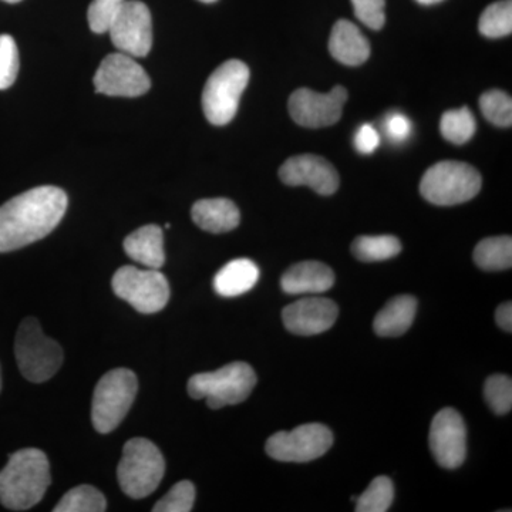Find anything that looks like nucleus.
<instances>
[{
    "instance_id": "f257e3e1",
    "label": "nucleus",
    "mask_w": 512,
    "mask_h": 512,
    "mask_svg": "<svg viewBox=\"0 0 512 512\" xmlns=\"http://www.w3.org/2000/svg\"><path fill=\"white\" fill-rule=\"evenodd\" d=\"M67 195L53 185L32 188L0 207V254L47 237L63 220Z\"/></svg>"
},
{
    "instance_id": "f03ea898",
    "label": "nucleus",
    "mask_w": 512,
    "mask_h": 512,
    "mask_svg": "<svg viewBox=\"0 0 512 512\" xmlns=\"http://www.w3.org/2000/svg\"><path fill=\"white\" fill-rule=\"evenodd\" d=\"M50 481V464L39 448H23L9 457L0 471V504L12 511H26L45 497Z\"/></svg>"
},
{
    "instance_id": "7ed1b4c3",
    "label": "nucleus",
    "mask_w": 512,
    "mask_h": 512,
    "mask_svg": "<svg viewBox=\"0 0 512 512\" xmlns=\"http://www.w3.org/2000/svg\"><path fill=\"white\" fill-rule=\"evenodd\" d=\"M165 461L156 444L136 437L124 444L117 477L123 493L134 500L146 498L163 481Z\"/></svg>"
},
{
    "instance_id": "20e7f679",
    "label": "nucleus",
    "mask_w": 512,
    "mask_h": 512,
    "mask_svg": "<svg viewBox=\"0 0 512 512\" xmlns=\"http://www.w3.org/2000/svg\"><path fill=\"white\" fill-rule=\"evenodd\" d=\"M256 386L254 369L244 362L229 363L210 373H198L188 382L192 399L207 400L211 409L245 402Z\"/></svg>"
},
{
    "instance_id": "39448f33",
    "label": "nucleus",
    "mask_w": 512,
    "mask_h": 512,
    "mask_svg": "<svg viewBox=\"0 0 512 512\" xmlns=\"http://www.w3.org/2000/svg\"><path fill=\"white\" fill-rule=\"evenodd\" d=\"M481 175L473 165L460 161H440L421 178L420 192L424 200L439 207L463 204L480 192Z\"/></svg>"
},
{
    "instance_id": "423d86ee",
    "label": "nucleus",
    "mask_w": 512,
    "mask_h": 512,
    "mask_svg": "<svg viewBox=\"0 0 512 512\" xmlns=\"http://www.w3.org/2000/svg\"><path fill=\"white\" fill-rule=\"evenodd\" d=\"M15 355L20 373L32 383H43L56 375L63 363V350L47 338L39 320L26 318L20 323L15 340Z\"/></svg>"
},
{
    "instance_id": "0eeeda50",
    "label": "nucleus",
    "mask_w": 512,
    "mask_h": 512,
    "mask_svg": "<svg viewBox=\"0 0 512 512\" xmlns=\"http://www.w3.org/2000/svg\"><path fill=\"white\" fill-rule=\"evenodd\" d=\"M248 82V66L237 59L221 64L211 74L202 93V109L211 124L227 126L234 120Z\"/></svg>"
},
{
    "instance_id": "6e6552de",
    "label": "nucleus",
    "mask_w": 512,
    "mask_h": 512,
    "mask_svg": "<svg viewBox=\"0 0 512 512\" xmlns=\"http://www.w3.org/2000/svg\"><path fill=\"white\" fill-rule=\"evenodd\" d=\"M137 376L128 369L110 370L101 377L93 394L92 421L101 434L120 426L136 400Z\"/></svg>"
},
{
    "instance_id": "1a4fd4ad",
    "label": "nucleus",
    "mask_w": 512,
    "mask_h": 512,
    "mask_svg": "<svg viewBox=\"0 0 512 512\" xmlns=\"http://www.w3.org/2000/svg\"><path fill=\"white\" fill-rule=\"evenodd\" d=\"M111 285L120 299L146 315L163 311L170 299V285L158 269L121 266Z\"/></svg>"
},
{
    "instance_id": "9d476101",
    "label": "nucleus",
    "mask_w": 512,
    "mask_h": 512,
    "mask_svg": "<svg viewBox=\"0 0 512 512\" xmlns=\"http://www.w3.org/2000/svg\"><path fill=\"white\" fill-rule=\"evenodd\" d=\"M333 444V433L319 423L303 424L279 431L266 441V454L282 463H309L325 456Z\"/></svg>"
},
{
    "instance_id": "9b49d317",
    "label": "nucleus",
    "mask_w": 512,
    "mask_h": 512,
    "mask_svg": "<svg viewBox=\"0 0 512 512\" xmlns=\"http://www.w3.org/2000/svg\"><path fill=\"white\" fill-rule=\"evenodd\" d=\"M111 42L131 57H146L153 47V19L146 3L126 0L111 20Z\"/></svg>"
},
{
    "instance_id": "f8f14e48",
    "label": "nucleus",
    "mask_w": 512,
    "mask_h": 512,
    "mask_svg": "<svg viewBox=\"0 0 512 512\" xmlns=\"http://www.w3.org/2000/svg\"><path fill=\"white\" fill-rule=\"evenodd\" d=\"M96 92L111 97H140L151 87L146 70L126 53L104 57L94 76Z\"/></svg>"
},
{
    "instance_id": "ddd939ff",
    "label": "nucleus",
    "mask_w": 512,
    "mask_h": 512,
    "mask_svg": "<svg viewBox=\"0 0 512 512\" xmlns=\"http://www.w3.org/2000/svg\"><path fill=\"white\" fill-rule=\"evenodd\" d=\"M348 97V90L343 86H335L329 93L299 89L289 97V114L293 121L302 127H330L338 123L342 117L343 106Z\"/></svg>"
},
{
    "instance_id": "4468645a",
    "label": "nucleus",
    "mask_w": 512,
    "mask_h": 512,
    "mask_svg": "<svg viewBox=\"0 0 512 512\" xmlns=\"http://www.w3.org/2000/svg\"><path fill=\"white\" fill-rule=\"evenodd\" d=\"M429 440L439 466L447 470L463 466L467 456V429L460 413L450 407L437 413L431 423Z\"/></svg>"
},
{
    "instance_id": "2eb2a0df",
    "label": "nucleus",
    "mask_w": 512,
    "mask_h": 512,
    "mask_svg": "<svg viewBox=\"0 0 512 512\" xmlns=\"http://www.w3.org/2000/svg\"><path fill=\"white\" fill-rule=\"evenodd\" d=\"M279 178L289 187H309L325 197L335 194L340 183L336 168L325 158L313 154L286 160L279 170Z\"/></svg>"
},
{
    "instance_id": "dca6fc26",
    "label": "nucleus",
    "mask_w": 512,
    "mask_h": 512,
    "mask_svg": "<svg viewBox=\"0 0 512 512\" xmlns=\"http://www.w3.org/2000/svg\"><path fill=\"white\" fill-rule=\"evenodd\" d=\"M338 315V305L332 299L311 296L286 306L282 319L293 335L315 336L332 328Z\"/></svg>"
},
{
    "instance_id": "f3484780",
    "label": "nucleus",
    "mask_w": 512,
    "mask_h": 512,
    "mask_svg": "<svg viewBox=\"0 0 512 512\" xmlns=\"http://www.w3.org/2000/svg\"><path fill=\"white\" fill-rule=\"evenodd\" d=\"M335 285V274L322 262L305 261L291 266L281 279V288L289 295H318Z\"/></svg>"
},
{
    "instance_id": "a211bd4d",
    "label": "nucleus",
    "mask_w": 512,
    "mask_h": 512,
    "mask_svg": "<svg viewBox=\"0 0 512 512\" xmlns=\"http://www.w3.org/2000/svg\"><path fill=\"white\" fill-rule=\"evenodd\" d=\"M329 52L333 59L346 66H360L369 59L370 43L355 23L338 20L329 39Z\"/></svg>"
},
{
    "instance_id": "6ab92c4d",
    "label": "nucleus",
    "mask_w": 512,
    "mask_h": 512,
    "mask_svg": "<svg viewBox=\"0 0 512 512\" xmlns=\"http://www.w3.org/2000/svg\"><path fill=\"white\" fill-rule=\"evenodd\" d=\"M192 221L211 234H224L238 227L241 212L227 198H207L195 202L191 210Z\"/></svg>"
},
{
    "instance_id": "aec40b11",
    "label": "nucleus",
    "mask_w": 512,
    "mask_h": 512,
    "mask_svg": "<svg viewBox=\"0 0 512 512\" xmlns=\"http://www.w3.org/2000/svg\"><path fill=\"white\" fill-rule=\"evenodd\" d=\"M124 251L138 264L160 269L165 264L163 229L158 225L138 228L124 239Z\"/></svg>"
},
{
    "instance_id": "412c9836",
    "label": "nucleus",
    "mask_w": 512,
    "mask_h": 512,
    "mask_svg": "<svg viewBox=\"0 0 512 512\" xmlns=\"http://www.w3.org/2000/svg\"><path fill=\"white\" fill-rule=\"evenodd\" d=\"M416 312V298L410 295L397 296L377 313L373 328L382 338L402 336L413 325Z\"/></svg>"
},
{
    "instance_id": "4be33fe9",
    "label": "nucleus",
    "mask_w": 512,
    "mask_h": 512,
    "mask_svg": "<svg viewBox=\"0 0 512 512\" xmlns=\"http://www.w3.org/2000/svg\"><path fill=\"white\" fill-rule=\"evenodd\" d=\"M259 279V268L251 259L241 258L229 262L214 278V289L224 298H235L251 291Z\"/></svg>"
},
{
    "instance_id": "5701e85b",
    "label": "nucleus",
    "mask_w": 512,
    "mask_h": 512,
    "mask_svg": "<svg viewBox=\"0 0 512 512\" xmlns=\"http://www.w3.org/2000/svg\"><path fill=\"white\" fill-rule=\"evenodd\" d=\"M474 261L483 271H505L512 265L511 237L485 238L474 249Z\"/></svg>"
},
{
    "instance_id": "b1692460",
    "label": "nucleus",
    "mask_w": 512,
    "mask_h": 512,
    "mask_svg": "<svg viewBox=\"0 0 512 512\" xmlns=\"http://www.w3.org/2000/svg\"><path fill=\"white\" fill-rule=\"evenodd\" d=\"M352 252L362 262L387 261L402 252V242L393 235H365L355 239Z\"/></svg>"
},
{
    "instance_id": "393cba45",
    "label": "nucleus",
    "mask_w": 512,
    "mask_h": 512,
    "mask_svg": "<svg viewBox=\"0 0 512 512\" xmlns=\"http://www.w3.org/2000/svg\"><path fill=\"white\" fill-rule=\"evenodd\" d=\"M107 510V501L101 491L92 485H79L64 494L60 503L53 508L55 512H103Z\"/></svg>"
},
{
    "instance_id": "a878e982",
    "label": "nucleus",
    "mask_w": 512,
    "mask_h": 512,
    "mask_svg": "<svg viewBox=\"0 0 512 512\" xmlns=\"http://www.w3.org/2000/svg\"><path fill=\"white\" fill-rule=\"evenodd\" d=\"M476 127V119L468 107L446 111L440 121L441 136L457 146L470 141L476 133Z\"/></svg>"
},
{
    "instance_id": "bb28decb",
    "label": "nucleus",
    "mask_w": 512,
    "mask_h": 512,
    "mask_svg": "<svg viewBox=\"0 0 512 512\" xmlns=\"http://www.w3.org/2000/svg\"><path fill=\"white\" fill-rule=\"evenodd\" d=\"M481 35L498 39V37L510 36L512 33V2L500 0L491 3L481 15L478 23Z\"/></svg>"
},
{
    "instance_id": "cd10ccee",
    "label": "nucleus",
    "mask_w": 512,
    "mask_h": 512,
    "mask_svg": "<svg viewBox=\"0 0 512 512\" xmlns=\"http://www.w3.org/2000/svg\"><path fill=\"white\" fill-rule=\"evenodd\" d=\"M356 501L357 512H386L392 507L394 500V487L389 477H376L369 484L367 490L359 497H353Z\"/></svg>"
},
{
    "instance_id": "c85d7f7f",
    "label": "nucleus",
    "mask_w": 512,
    "mask_h": 512,
    "mask_svg": "<svg viewBox=\"0 0 512 512\" xmlns=\"http://www.w3.org/2000/svg\"><path fill=\"white\" fill-rule=\"evenodd\" d=\"M480 109L485 119L498 127H510L512 124V100L501 90H490L480 97Z\"/></svg>"
},
{
    "instance_id": "c756f323",
    "label": "nucleus",
    "mask_w": 512,
    "mask_h": 512,
    "mask_svg": "<svg viewBox=\"0 0 512 512\" xmlns=\"http://www.w3.org/2000/svg\"><path fill=\"white\" fill-rule=\"evenodd\" d=\"M484 397L495 414L510 413L512 409V380L510 376L488 377L484 386Z\"/></svg>"
},
{
    "instance_id": "7c9ffc66",
    "label": "nucleus",
    "mask_w": 512,
    "mask_h": 512,
    "mask_svg": "<svg viewBox=\"0 0 512 512\" xmlns=\"http://www.w3.org/2000/svg\"><path fill=\"white\" fill-rule=\"evenodd\" d=\"M195 503V487L191 481H180L154 505V512H190Z\"/></svg>"
},
{
    "instance_id": "2f4dec72",
    "label": "nucleus",
    "mask_w": 512,
    "mask_h": 512,
    "mask_svg": "<svg viewBox=\"0 0 512 512\" xmlns=\"http://www.w3.org/2000/svg\"><path fill=\"white\" fill-rule=\"evenodd\" d=\"M19 73V52L15 40L0 35V90L9 89Z\"/></svg>"
},
{
    "instance_id": "473e14b6",
    "label": "nucleus",
    "mask_w": 512,
    "mask_h": 512,
    "mask_svg": "<svg viewBox=\"0 0 512 512\" xmlns=\"http://www.w3.org/2000/svg\"><path fill=\"white\" fill-rule=\"evenodd\" d=\"M126 0H93L87 12L90 29L94 33H106L111 20L117 15Z\"/></svg>"
},
{
    "instance_id": "72a5a7b5",
    "label": "nucleus",
    "mask_w": 512,
    "mask_h": 512,
    "mask_svg": "<svg viewBox=\"0 0 512 512\" xmlns=\"http://www.w3.org/2000/svg\"><path fill=\"white\" fill-rule=\"evenodd\" d=\"M355 16L363 25L373 30L383 29L386 23L384 6L386 0H352Z\"/></svg>"
},
{
    "instance_id": "f704fd0d",
    "label": "nucleus",
    "mask_w": 512,
    "mask_h": 512,
    "mask_svg": "<svg viewBox=\"0 0 512 512\" xmlns=\"http://www.w3.org/2000/svg\"><path fill=\"white\" fill-rule=\"evenodd\" d=\"M412 121L404 114L393 113L384 121V131L394 143H402L412 134Z\"/></svg>"
},
{
    "instance_id": "c9c22d12",
    "label": "nucleus",
    "mask_w": 512,
    "mask_h": 512,
    "mask_svg": "<svg viewBox=\"0 0 512 512\" xmlns=\"http://www.w3.org/2000/svg\"><path fill=\"white\" fill-rule=\"evenodd\" d=\"M356 150L362 154H373L380 146V134L372 124H363L355 137Z\"/></svg>"
},
{
    "instance_id": "e433bc0d",
    "label": "nucleus",
    "mask_w": 512,
    "mask_h": 512,
    "mask_svg": "<svg viewBox=\"0 0 512 512\" xmlns=\"http://www.w3.org/2000/svg\"><path fill=\"white\" fill-rule=\"evenodd\" d=\"M495 320L498 326L505 332H512V305L511 302H504L503 305L498 306L495 311Z\"/></svg>"
},
{
    "instance_id": "4c0bfd02",
    "label": "nucleus",
    "mask_w": 512,
    "mask_h": 512,
    "mask_svg": "<svg viewBox=\"0 0 512 512\" xmlns=\"http://www.w3.org/2000/svg\"><path fill=\"white\" fill-rule=\"evenodd\" d=\"M420 5H436V3L443 2V0H416Z\"/></svg>"
},
{
    "instance_id": "58836bf2",
    "label": "nucleus",
    "mask_w": 512,
    "mask_h": 512,
    "mask_svg": "<svg viewBox=\"0 0 512 512\" xmlns=\"http://www.w3.org/2000/svg\"><path fill=\"white\" fill-rule=\"evenodd\" d=\"M3 2H6V3H19V2H22V0H3Z\"/></svg>"
},
{
    "instance_id": "ea45409f",
    "label": "nucleus",
    "mask_w": 512,
    "mask_h": 512,
    "mask_svg": "<svg viewBox=\"0 0 512 512\" xmlns=\"http://www.w3.org/2000/svg\"><path fill=\"white\" fill-rule=\"evenodd\" d=\"M200 2H204V3H214V2H217V0H200Z\"/></svg>"
},
{
    "instance_id": "a19ab883",
    "label": "nucleus",
    "mask_w": 512,
    "mask_h": 512,
    "mask_svg": "<svg viewBox=\"0 0 512 512\" xmlns=\"http://www.w3.org/2000/svg\"><path fill=\"white\" fill-rule=\"evenodd\" d=\"M0 390H2V373H0Z\"/></svg>"
}]
</instances>
